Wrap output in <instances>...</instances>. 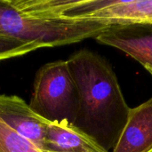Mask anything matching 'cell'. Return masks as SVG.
Here are the masks:
<instances>
[{"instance_id":"6da1fadb","label":"cell","mask_w":152,"mask_h":152,"mask_svg":"<svg viewBox=\"0 0 152 152\" xmlns=\"http://www.w3.org/2000/svg\"><path fill=\"white\" fill-rule=\"evenodd\" d=\"M79 93V110L74 125L106 151L117 145L126 125L130 107L109 61L82 49L67 60Z\"/></svg>"},{"instance_id":"7a4b0ae2","label":"cell","mask_w":152,"mask_h":152,"mask_svg":"<svg viewBox=\"0 0 152 152\" xmlns=\"http://www.w3.org/2000/svg\"><path fill=\"white\" fill-rule=\"evenodd\" d=\"M72 0H0V32L43 48L96 38L110 26L66 15Z\"/></svg>"},{"instance_id":"3957f363","label":"cell","mask_w":152,"mask_h":152,"mask_svg":"<svg viewBox=\"0 0 152 152\" xmlns=\"http://www.w3.org/2000/svg\"><path fill=\"white\" fill-rule=\"evenodd\" d=\"M29 106L50 122H76L79 93L67 61H52L37 70Z\"/></svg>"},{"instance_id":"277c9868","label":"cell","mask_w":152,"mask_h":152,"mask_svg":"<svg viewBox=\"0 0 152 152\" xmlns=\"http://www.w3.org/2000/svg\"><path fill=\"white\" fill-rule=\"evenodd\" d=\"M66 15L110 26L152 24V0H72Z\"/></svg>"},{"instance_id":"5b68a950","label":"cell","mask_w":152,"mask_h":152,"mask_svg":"<svg viewBox=\"0 0 152 152\" xmlns=\"http://www.w3.org/2000/svg\"><path fill=\"white\" fill-rule=\"evenodd\" d=\"M95 40L124 52L152 76V24L110 26Z\"/></svg>"},{"instance_id":"8992f818","label":"cell","mask_w":152,"mask_h":152,"mask_svg":"<svg viewBox=\"0 0 152 152\" xmlns=\"http://www.w3.org/2000/svg\"><path fill=\"white\" fill-rule=\"evenodd\" d=\"M0 121L45 150L48 120L40 117L22 98L0 94Z\"/></svg>"},{"instance_id":"52a82bcc","label":"cell","mask_w":152,"mask_h":152,"mask_svg":"<svg viewBox=\"0 0 152 152\" xmlns=\"http://www.w3.org/2000/svg\"><path fill=\"white\" fill-rule=\"evenodd\" d=\"M152 151V97L130 109L126 125L112 152Z\"/></svg>"},{"instance_id":"ba28073f","label":"cell","mask_w":152,"mask_h":152,"mask_svg":"<svg viewBox=\"0 0 152 152\" xmlns=\"http://www.w3.org/2000/svg\"><path fill=\"white\" fill-rule=\"evenodd\" d=\"M44 151L56 152H108L86 133L67 120L49 122Z\"/></svg>"},{"instance_id":"9c48e42d","label":"cell","mask_w":152,"mask_h":152,"mask_svg":"<svg viewBox=\"0 0 152 152\" xmlns=\"http://www.w3.org/2000/svg\"><path fill=\"white\" fill-rule=\"evenodd\" d=\"M0 152H45L0 121Z\"/></svg>"},{"instance_id":"30bf717a","label":"cell","mask_w":152,"mask_h":152,"mask_svg":"<svg viewBox=\"0 0 152 152\" xmlns=\"http://www.w3.org/2000/svg\"><path fill=\"white\" fill-rule=\"evenodd\" d=\"M40 48L43 47L37 43L21 41L0 32V61L20 57Z\"/></svg>"},{"instance_id":"8fae6325","label":"cell","mask_w":152,"mask_h":152,"mask_svg":"<svg viewBox=\"0 0 152 152\" xmlns=\"http://www.w3.org/2000/svg\"><path fill=\"white\" fill-rule=\"evenodd\" d=\"M45 152H56V151H44Z\"/></svg>"},{"instance_id":"7c38bea8","label":"cell","mask_w":152,"mask_h":152,"mask_svg":"<svg viewBox=\"0 0 152 152\" xmlns=\"http://www.w3.org/2000/svg\"><path fill=\"white\" fill-rule=\"evenodd\" d=\"M150 152H152V151H150Z\"/></svg>"}]
</instances>
